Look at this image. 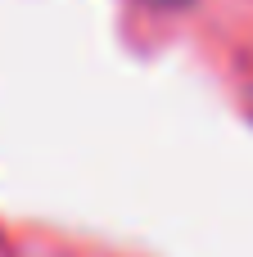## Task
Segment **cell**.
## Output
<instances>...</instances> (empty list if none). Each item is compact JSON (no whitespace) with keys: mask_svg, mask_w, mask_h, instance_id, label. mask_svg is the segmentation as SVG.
<instances>
[{"mask_svg":"<svg viewBox=\"0 0 253 257\" xmlns=\"http://www.w3.org/2000/svg\"><path fill=\"white\" fill-rule=\"evenodd\" d=\"M154 5H186V0H154Z\"/></svg>","mask_w":253,"mask_h":257,"instance_id":"cell-1","label":"cell"}]
</instances>
